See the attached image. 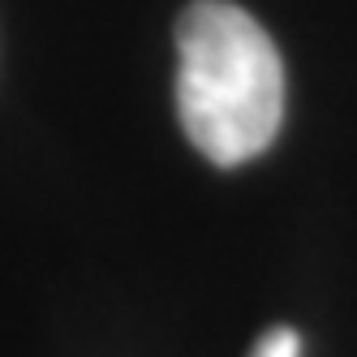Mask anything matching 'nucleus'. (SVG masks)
I'll return each mask as SVG.
<instances>
[{
	"label": "nucleus",
	"instance_id": "f257e3e1",
	"mask_svg": "<svg viewBox=\"0 0 357 357\" xmlns=\"http://www.w3.org/2000/svg\"><path fill=\"white\" fill-rule=\"evenodd\" d=\"M176 112L190 142L237 168L275 142L284 121V65L241 5L194 0L176 22Z\"/></svg>",
	"mask_w": 357,
	"mask_h": 357
},
{
	"label": "nucleus",
	"instance_id": "f03ea898",
	"mask_svg": "<svg viewBox=\"0 0 357 357\" xmlns=\"http://www.w3.org/2000/svg\"><path fill=\"white\" fill-rule=\"evenodd\" d=\"M250 357H301V336L293 327H271L250 349Z\"/></svg>",
	"mask_w": 357,
	"mask_h": 357
}]
</instances>
